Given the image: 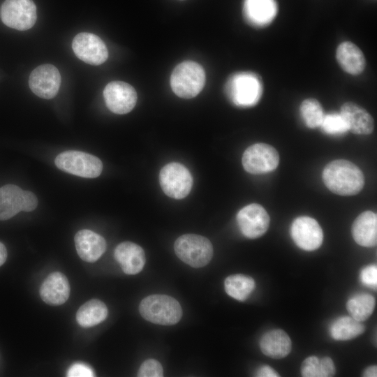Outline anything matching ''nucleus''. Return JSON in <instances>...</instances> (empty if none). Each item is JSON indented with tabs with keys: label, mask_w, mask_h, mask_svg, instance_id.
Wrapping results in <instances>:
<instances>
[{
	"label": "nucleus",
	"mask_w": 377,
	"mask_h": 377,
	"mask_svg": "<svg viewBox=\"0 0 377 377\" xmlns=\"http://www.w3.org/2000/svg\"><path fill=\"white\" fill-rule=\"evenodd\" d=\"M323 180L329 190L340 195L357 194L364 184L362 170L353 163L343 159L329 163L323 170Z\"/></svg>",
	"instance_id": "obj_1"
},
{
	"label": "nucleus",
	"mask_w": 377,
	"mask_h": 377,
	"mask_svg": "<svg viewBox=\"0 0 377 377\" xmlns=\"http://www.w3.org/2000/svg\"><path fill=\"white\" fill-rule=\"evenodd\" d=\"M225 93L229 101L237 107L253 106L258 103L263 94L261 78L253 72L234 73L227 80Z\"/></svg>",
	"instance_id": "obj_2"
},
{
	"label": "nucleus",
	"mask_w": 377,
	"mask_h": 377,
	"mask_svg": "<svg viewBox=\"0 0 377 377\" xmlns=\"http://www.w3.org/2000/svg\"><path fill=\"white\" fill-rule=\"evenodd\" d=\"M139 311L145 320L163 325H175L182 316V309L179 302L165 295L146 297L140 303Z\"/></svg>",
	"instance_id": "obj_3"
},
{
	"label": "nucleus",
	"mask_w": 377,
	"mask_h": 377,
	"mask_svg": "<svg viewBox=\"0 0 377 377\" xmlns=\"http://www.w3.org/2000/svg\"><path fill=\"white\" fill-rule=\"evenodd\" d=\"M205 79V72L200 64L186 61L174 68L170 77V85L179 97L191 98L202 91Z\"/></svg>",
	"instance_id": "obj_4"
},
{
	"label": "nucleus",
	"mask_w": 377,
	"mask_h": 377,
	"mask_svg": "<svg viewBox=\"0 0 377 377\" xmlns=\"http://www.w3.org/2000/svg\"><path fill=\"white\" fill-rule=\"evenodd\" d=\"M174 249L182 261L195 268L207 265L213 256V246L210 241L195 234H185L178 237L175 242Z\"/></svg>",
	"instance_id": "obj_5"
},
{
	"label": "nucleus",
	"mask_w": 377,
	"mask_h": 377,
	"mask_svg": "<svg viewBox=\"0 0 377 377\" xmlns=\"http://www.w3.org/2000/svg\"><path fill=\"white\" fill-rule=\"evenodd\" d=\"M54 163L64 172L84 178L97 177L103 170V163L98 157L76 150L58 154Z\"/></svg>",
	"instance_id": "obj_6"
},
{
	"label": "nucleus",
	"mask_w": 377,
	"mask_h": 377,
	"mask_svg": "<svg viewBox=\"0 0 377 377\" xmlns=\"http://www.w3.org/2000/svg\"><path fill=\"white\" fill-rule=\"evenodd\" d=\"M159 182L164 193L174 199L187 196L193 186V177L189 170L177 162L170 163L161 170Z\"/></svg>",
	"instance_id": "obj_7"
},
{
	"label": "nucleus",
	"mask_w": 377,
	"mask_h": 377,
	"mask_svg": "<svg viewBox=\"0 0 377 377\" xmlns=\"http://www.w3.org/2000/svg\"><path fill=\"white\" fill-rule=\"evenodd\" d=\"M0 17L8 27L25 31L36 23V7L32 0H6L0 8Z\"/></svg>",
	"instance_id": "obj_8"
},
{
	"label": "nucleus",
	"mask_w": 377,
	"mask_h": 377,
	"mask_svg": "<svg viewBox=\"0 0 377 377\" xmlns=\"http://www.w3.org/2000/svg\"><path fill=\"white\" fill-rule=\"evenodd\" d=\"M242 162L246 172L260 175L274 170L279 165V156L272 146L256 143L244 151Z\"/></svg>",
	"instance_id": "obj_9"
},
{
	"label": "nucleus",
	"mask_w": 377,
	"mask_h": 377,
	"mask_svg": "<svg viewBox=\"0 0 377 377\" xmlns=\"http://www.w3.org/2000/svg\"><path fill=\"white\" fill-rule=\"evenodd\" d=\"M72 48L78 59L91 65L102 64L108 57L105 44L94 34L82 32L77 34L73 40Z\"/></svg>",
	"instance_id": "obj_10"
},
{
	"label": "nucleus",
	"mask_w": 377,
	"mask_h": 377,
	"mask_svg": "<svg viewBox=\"0 0 377 377\" xmlns=\"http://www.w3.org/2000/svg\"><path fill=\"white\" fill-rule=\"evenodd\" d=\"M103 97L108 108L119 114L131 112L137 102V93L129 84L122 81H112L103 90Z\"/></svg>",
	"instance_id": "obj_11"
},
{
	"label": "nucleus",
	"mask_w": 377,
	"mask_h": 377,
	"mask_svg": "<svg viewBox=\"0 0 377 377\" xmlns=\"http://www.w3.org/2000/svg\"><path fill=\"white\" fill-rule=\"evenodd\" d=\"M237 221L242 233L250 239L264 235L269 225V216L260 205L253 203L242 208L237 214Z\"/></svg>",
	"instance_id": "obj_12"
},
{
	"label": "nucleus",
	"mask_w": 377,
	"mask_h": 377,
	"mask_svg": "<svg viewBox=\"0 0 377 377\" xmlns=\"http://www.w3.org/2000/svg\"><path fill=\"white\" fill-rule=\"evenodd\" d=\"M291 237L300 249L305 251H314L318 249L323 241V230L313 218L299 216L292 223Z\"/></svg>",
	"instance_id": "obj_13"
},
{
	"label": "nucleus",
	"mask_w": 377,
	"mask_h": 377,
	"mask_svg": "<svg viewBox=\"0 0 377 377\" xmlns=\"http://www.w3.org/2000/svg\"><path fill=\"white\" fill-rule=\"evenodd\" d=\"M61 75L59 70L52 64H43L36 68L30 74L29 85L38 96L50 99L59 91Z\"/></svg>",
	"instance_id": "obj_14"
},
{
	"label": "nucleus",
	"mask_w": 377,
	"mask_h": 377,
	"mask_svg": "<svg viewBox=\"0 0 377 377\" xmlns=\"http://www.w3.org/2000/svg\"><path fill=\"white\" fill-rule=\"evenodd\" d=\"M278 12L275 0H244L243 15L251 26L262 28L269 24Z\"/></svg>",
	"instance_id": "obj_15"
},
{
	"label": "nucleus",
	"mask_w": 377,
	"mask_h": 377,
	"mask_svg": "<svg viewBox=\"0 0 377 377\" xmlns=\"http://www.w3.org/2000/svg\"><path fill=\"white\" fill-rule=\"evenodd\" d=\"M80 258L88 263H94L104 253L106 242L100 235L87 229L79 230L74 238Z\"/></svg>",
	"instance_id": "obj_16"
},
{
	"label": "nucleus",
	"mask_w": 377,
	"mask_h": 377,
	"mask_svg": "<svg viewBox=\"0 0 377 377\" xmlns=\"http://www.w3.org/2000/svg\"><path fill=\"white\" fill-rule=\"evenodd\" d=\"M40 296L47 304L58 306L65 303L70 295L66 276L59 272L49 274L40 287Z\"/></svg>",
	"instance_id": "obj_17"
},
{
	"label": "nucleus",
	"mask_w": 377,
	"mask_h": 377,
	"mask_svg": "<svg viewBox=\"0 0 377 377\" xmlns=\"http://www.w3.org/2000/svg\"><path fill=\"white\" fill-rule=\"evenodd\" d=\"M114 258L126 274H136L142 271L145 264L144 250L139 245L124 242L117 246Z\"/></svg>",
	"instance_id": "obj_18"
},
{
	"label": "nucleus",
	"mask_w": 377,
	"mask_h": 377,
	"mask_svg": "<svg viewBox=\"0 0 377 377\" xmlns=\"http://www.w3.org/2000/svg\"><path fill=\"white\" fill-rule=\"evenodd\" d=\"M340 114L348 131L358 135H369L372 133L374 119L371 114L360 105L353 102L345 103L341 108Z\"/></svg>",
	"instance_id": "obj_19"
},
{
	"label": "nucleus",
	"mask_w": 377,
	"mask_h": 377,
	"mask_svg": "<svg viewBox=\"0 0 377 377\" xmlns=\"http://www.w3.org/2000/svg\"><path fill=\"white\" fill-rule=\"evenodd\" d=\"M352 235L357 244L373 247L377 243V216L371 211L360 214L354 221Z\"/></svg>",
	"instance_id": "obj_20"
},
{
	"label": "nucleus",
	"mask_w": 377,
	"mask_h": 377,
	"mask_svg": "<svg viewBox=\"0 0 377 377\" xmlns=\"http://www.w3.org/2000/svg\"><path fill=\"white\" fill-rule=\"evenodd\" d=\"M291 340L282 330L266 332L260 339V348L264 355L274 359L286 357L291 350Z\"/></svg>",
	"instance_id": "obj_21"
},
{
	"label": "nucleus",
	"mask_w": 377,
	"mask_h": 377,
	"mask_svg": "<svg viewBox=\"0 0 377 377\" xmlns=\"http://www.w3.org/2000/svg\"><path fill=\"white\" fill-rule=\"evenodd\" d=\"M336 58L341 68L349 74L359 75L364 69V56L360 49L351 42L345 41L339 44Z\"/></svg>",
	"instance_id": "obj_22"
},
{
	"label": "nucleus",
	"mask_w": 377,
	"mask_h": 377,
	"mask_svg": "<svg viewBox=\"0 0 377 377\" xmlns=\"http://www.w3.org/2000/svg\"><path fill=\"white\" fill-rule=\"evenodd\" d=\"M24 191L14 184L0 188V220H8L22 211Z\"/></svg>",
	"instance_id": "obj_23"
},
{
	"label": "nucleus",
	"mask_w": 377,
	"mask_h": 377,
	"mask_svg": "<svg viewBox=\"0 0 377 377\" xmlns=\"http://www.w3.org/2000/svg\"><path fill=\"white\" fill-rule=\"evenodd\" d=\"M108 313V308L102 301L92 299L79 308L76 320L81 327H90L105 320Z\"/></svg>",
	"instance_id": "obj_24"
},
{
	"label": "nucleus",
	"mask_w": 377,
	"mask_h": 377,
	"mask_svg": "<svg viewBox=\"0 0 377 377\" xmlns=\"http://www.w3.org/2000/svg\"><path fill=\"white\" fill-rule=\"evenodd\" d=\"M364 332V326L351 316H341L330 326L331 337L337 341H347L356 338Z\"/></svg>",
	"instance_id": "obj_25"
},
{
	"label": "nucleus",
	"mask_w": 377,
	"mask_h": 377,
	"mask_svg": "<svg viewBox=\"0 0 377 377\" xmlns=\"http://www.w3.org/2000/svg\"><path fill=\"white\" fill-rule=\"evenodd\" d=\"M256 286L253 279L243 274H235L228 276L224 281L226 293L238 300H246Z\"/></svg>",
	"instance_id": "obj_26"
},
{
	"label": "nucleus",
	"mask_w": 377,
	"mask_h": 377,
	"mask_svg": "<svg viewBox=\"0 0 377 377\" xmlns=\"http://www.w3.org/2000/svg\"><path fill=\"white\" fill-rule=\"evenodd\" d=\"M336 372L333 360L329 357L319 358L316 356L306 357L301 366L304 377H331Z\"/></svg>",
	"instance_id": "obj_27"
},
{
	"label": "nucleus",
	"mask_w": 377,
	"mask_h": 377,
	"mask_svg": "<svg viewBox=\"0 0 377 377\" xmlns=\"http://www.w3.org/2000/svg\"><path fill=\"white\" fill-rule=\"evenodd\" d=\"M374 297L366 293L356 294L347 302L346 308L351 317L362 322L372 314L375 308Z\"/></svg>",
	"instance_id": "obj_28"
},
{
	"label": "nucleus",
	"mask_w": 377,
	"mask_h": 377,
	"mask_svg": "<svg viewBox=\"0 0 377 377\" xmlns=\"http://www.w3.org/2000/svg\"><path fill=\"white\" fill-rule=\"evenodd\" d=\"M301 116L310 128L319 127L325 116L320 103L315 98H307L300 105Z\"/></svg>",
	"instance_id": "obj_29"
},
{
	"label": "nucleus",
	"mask_w": 377,
	"mask_h": 377,
	"mask_svg": "<svg viewBox=\"0 0 377 377\" xmlns=\"http://www.w3.org/2000/svg\"><path fill=\"white\" fill-rule=\"evenodd\" d=\"M320 127L329 135H342L348 131L343 118L340 113L337 112L325 114Z\"/></svg>",
	"instance_id": "obj_30"
},
{
	"label": "nucleus",
	"mask_w": 377,
	"mask_h": 377,
	"mask_svg": "<svg viewBox=\"0 0 377 377\" xmlns=\"http://www.w3.org/2000/svg\"><path fill=\"white\" fill-rule=\"evenodd\" d=\"M163 374L162 365L154 359L145 360L140 367L138 372L139 377H161Z\"/></svg>",
	"instance_id": "obj_31"
},
{
	"label": "nucleus",
	"mask_w": 377,
	"mask_h": 377,
	"mask_svg": "<svg viewBox=\"0 0 377 377\" xmlns=\"http://www.w3.org/2000/svg\"><path fill=\"white\" fill-rule=\"evenodd\" d=\"M360 279L364 285L376 289L377 286L376 265H371L363 268L360 272Z\"/></svg>",
	"instance_id": "obj_32"
},
{
	"label": "nucleus",
	"mask_w": 377,
	"mask_h": 377,
	"mask_svg": "<svg viewBox=\"0 0 377 377\" xmlns=\"http://www.w3.org/2000/svg\"><path fill=\"white\" fill-rule=\"evenodd\" d=\"M68 377H91L94 376L92 369L84 363H75L68 369Z\"/></svg>",
	"instance_id": "obj_33"
},
{
	"label": "nucleus",
	"mask_w": 377,
	"mask_h": 377,
	"mask_svg": "<svg viewBox=\"0 0 377 377\" xmlns=\"http://www.w3.org/2000/svg\"><path fill=\"white\" fill-rule=\"evenodd\" d=\"M38 205V200L35 194L29 191H24L22 211L31 212Z\"/></svg>",
	"instance_id": "obj_34"
},
{
	"label": "nucleus",
	"mask_w": 377,
	"mask_h": 377,
	"mask_svg": "<svg viewBox=\"0 0 377 377\" xmlns=\"http://www.w3.org/2000/svg\"><path fill=\"white\" fill-rule=\"evenodd\" d=\"M256 376L259 377H277L279 375L272 367L265 365L258 369Z\"/></svg>",
	"instance_id": "obj_35"
},
{
	"label": "nucleus",
	"mask_w": 377,
	"mask_h": 377,
	"mask_svg": "<svg viewBox=\"0 0 377 377\" xmlns=\"http://www.w3.org/2000/svg\"><path fill=\"white\" fill-rule=\"evenodd\" d=\"M363 376L366 377H376L377 376V367L376 365L370 366L367 367L364 373Z\"/></svg>",
	"instance_id": "obj_36"
},
{
	"label": "nucleus",
	"mask_w": 377,
	"mask_h": 377,
	"mask_svg": "<svg viewBox=\"0 0 377 377\" xmlns=\"http://www.w3.org/2000/svg\"><path fill=\"white\" fill-rule=\"evenodd\" d=\"M7 250L4 244L0 242V266H1L7 258Z\"/></svg>",
	"instance_id": "obj_37"
}]
</instances>
